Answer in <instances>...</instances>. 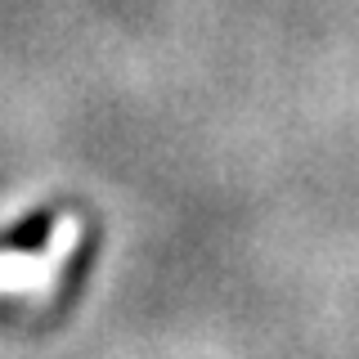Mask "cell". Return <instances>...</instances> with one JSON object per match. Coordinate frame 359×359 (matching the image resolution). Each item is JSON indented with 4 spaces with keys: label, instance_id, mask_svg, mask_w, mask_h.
<instances>
[{
    "label": "cell",
    "instance_id": "1",
    "mask_svg": "<svg viewBox=\"0 0 359 359\" xmlns=\"http://www.w3.org/2000/svg\"><path fill=\"white\" fill-rule=\"evenodd\" d=\"M50 233H54V216L50 211H32V216L9 233V247H14L18 256H36V252H45Z\"/></svg>",
    "mask_w": 359,
    "mask_h": 359
}]
</instances>
